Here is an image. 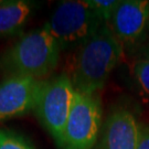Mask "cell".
<instances>
[{
    "mask_svg": "<svg viewBox=\"0 0 149 149\" xmlns=\"http://www.w3.org/2000/svg\"><path fill=\"white\" fill-rule=\"evenodd\" d=\"M74 93L70 76L68 73H62L44 81L34 108L40 123L59 147L62 144L63 132L73 104Z\"/></svg>",
    "mask_w": 149,
    "mask_h": 149,
    "instance_id": "5b68a950",
    "label": "cell"
},
{
    "mask_svg": "<svg viewBox=\"0 0 149 149\" xmlns=\"http://www.w3.org/2000/svg\"><path fill=\"white\" fill-rule=\"evenodd\" d=\"M123 56V44L106 23L76 48L68 75L75 91L97 94Z\"/></svg>",
    "mask_w": 149,
    "mask_h": 149,
    "instance_id": "6da1fadb",
    "label": "cell"
},
{
    "mask_svg": "<svg viewBox=\"0 0 149 149\" xmlns=\"http://www.w3.org/2000/svg\"><path fill=\"white\" fill-rule=\"evenodd\" d=\"M87 5L102 18V20L106 23L114 11L116 10L119 2L118 0H85Z\"/></svg>",
    "mask_w": 149,
    "mask_h": 149,
    "instance_id": "7c38bea8",
    "label": "cell"
},
{
    "mask_svg": "<svg viewBox=\"0 0 149 149\" xmlns=\"http://www.w3.org/2000/svg\"><path fill=\"white\" fill-rule=\"evenodd\" d=\"M32 3L24 0H0V36L15 34L27 23Z\"/></svg>",
    "mask_w": 149,
    "mask_h": 149,
    "instance_id": "9c48e42d",
    "label": "cell"
},
{
    "mask_svg": "<svg viewBox=\"0 0 149 149\" xmlns=\"http://www.w3.org/2000/svg\"><path fill=\"white\" fill-rule=\"evenodd\" d=\"M134 75L143 92L149 96V51L136 60L134 64Z\"/></svg>",
    "mask_w": 149,
    "mask_h": 149,
    "instance_id": "30bf717a",
    "label": "cell"
},
{
    "mask_svg": "<svg viewBox=\"0 0 149 149\" xmlns=\"http://www.w3.org/2000/svg\"><path fill=\"white\" fill-rule=\"evenodd\" d=\"M138 149H149V126L140 125V139Z\"/></svg>",
    "mask_w": 149,
    "mask_h": 149,
    "instance_id": "4fadbf2b",
    "label": "cell"
},
{
    "mask_svg": "<svg viewBox=\"0 0 149 149\" xmlns=\"http://www.w3.org/2000/svg\"><path fill=\"white\" fill-rule=\"evenodd\" d=\"M102 115L100 96L75 91L60 148H93L102 129Z\"/></svg>",
    "mask_w": 149,
    "mask_h": 149,
    "instance_id": "277c9868",
    "label": "cell"
},
{
    "mask_svg": "<svg viewBox=\"0 0 149 149\" xmlns=\"http://www.w3.org/2000/svg\"><path fill=\"white\" fill-rule=\"evenodd\" d=\"M44 81L8 76L0 82V120L23 116L34 111Z\"/></svg>",
    "mask_w": 149,
    "mask_h": 149,
    "instance_id": "8992f818",
    "label": "cell"
},
{
    "mask_svg": "<svg viewBox=\"0 0 149 149\" xmlns=\"http://www.w3.org/2000/svg\"><path fill=\"white\" fill-rule=\"evenodd\" d=\"M0 149H36L27 139L8 129H0Z\"/></svg>",
    "mask_w": 149,
    "mask_h": 149,
    "instance_id": "8fae6325",
    "label": "cell"
},
{
    "mask_svg": "<svg viewBox=\"0 0 149 149\" xmlns=\"http://www.w3.org/2000/svg\"><path fill=\"white\" fill-rule=\"evenodd\" d=\"M149 21V1L123 0L106 22L119 42L130 44L138 40Z\"/></svg>",
    "mask_w": 149,
    "mask_h": 149,
    "instance_id": "52a82bcc",
    "label": "cell"
},
{
    "mask_svg": "<svg viewBox=\"0 0 149 149\" xmlns=\"http://www.w3.org/2000/svg\"><path fill=\"white\" fill-rule=\"evenodd\" d=\"M105 22L84 1H63L44 24L61 50L79 47Z\"/></svg>",
    "mask_w": 149,
    "mask_h": 149,
    "instance_id": "3957f363",
    "label": "cell"
},
{
    "mask_svg": "<svg viewBox=\"0 0 149 149\" xmlns=\"http://www.w3.org/2000/svg\"><path fill=\"white\" fill-rule=\"evenodd\" d=\"M140 124L133 113L116 108L109 113L102 127L98 149H138Z\"/></svg>",
    "mask_w": 149,
    "mask_h": 149,
    "instance_id": "ba28073f",
    "label": "cell"
},
{
    "mask_svg": "<svg viewBox=\"0 0 149 149\" xmlns=\"http://www.w3.org/2000/svg\"><path fill=\"white\" fill-rule=\"evenodd\" d=\"M59 44L47 28L26 33L6 50L0 58V70L8 76H26L44 81L56 69Z\"/></svg>",
    "mask_w": 149,
    "mask_h": 149,
    "instance_id": "7a4b0ae2",
    "label": "cell"
}]
</instances>
